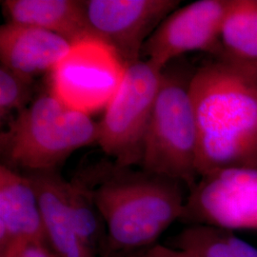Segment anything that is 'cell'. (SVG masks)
<instances>
[{
	"label": "cell",
	"mask_w": 257,
	"mask_h": 257,
	"mask_svg": "<svg viewBox=\"0 0 257 257\" xmlns=\"http://www.w3.org/2000/svg\"><path fill=\"white\" fill-rule=\"evenodd\" d=\"M190 91L198 176L226 168H257L256 74L215 58L195 68Z\"/></svg>",
	"instance_id": "obj_1"
},
{
	"label": "cell",
	"mask_w": 257,
	"mask_h": 257,
	"mask_svg": "<svg viewBox=\"0 0 257 257\" xmlns=\"http://www.w3.org/2000/svg\"><path fill=\"white\" fill-rule=\"evenodd\" d=\"M92 193L106 228L105 248L139 251L156 245L180 220L186 199L181 184L132 167L100 162L75 175Z\"/></svg>",
	"instance_id": "obj_2"
},
{
	"label": "cell",
	"mask_w": 257,
	"mask_h": 257,
	"mask_svg": "<svg viewBox=\"0 0 257 257\" xmlns=\"http://www.w3.org/2000/svg\"><path fill=\"white\" fill-rule=\"evenodd\" d=\"M98 123L43 92L0 136L2 164L21 173L53 171L75 151L97 143Z\"/></svg>",
	"instance_id": "obj_3"
},
{
	"label": "cell",
	"mask_w": 257,
	"mask_h": 257,
	"mask_svg": "<svg viewBox=\"0 0 257 257\" xmlns=\"http://www.w3.org/2000/svg\"><path fill=\"white\" fill-rule=\"evenodd\" d=\"M194 71L183 57L163 69L139 165L189 189L199 177L197 126L190 91Z\"/></svg>",
	"instance_id": "obj_4"
},
{
	"label": "cell",
	"mask_w": 257,
	"mask_h": 257,
	"mask_svg": "<svg viewBox=\"0 0 257 257\" xmlns=\"http://www.w3.org/2000/svg\"><path fill=\"white\" fill-rule=\"evenodd\" d=\"M163 68L152 60L128 65L98 122L97 144L119 167L140 165Z\"/></svg>",
	"instance_id": "obj_5"
},
{
	"label": "cell",
	"mask_w": 257,
	"mask_h": 257,
	"mask_svg": "<svg viewBox=\"0 0 257 257\" xmlns=\"http://www.w3.org/2000/svg\"><path fill=\"white\" fill-rule=\"evenodd\" d=\"M126 66L96 38L72 47L50 75V92L74 110L91 114L104 109L117 91Z\"/></svg>",
	"instance_id": "obj_6"
},
{
	"label": "cell",
	"mask_w": 257,
	"mask_h": 257,
	"mask_svg": "<svg viewBox=\"0 0 257 257\" xmlns=\"http://www.w3.org/2000/svg\"><path fill=\"white\" fill-rule=\"evenodd\" d=\"M180 220L226 230H257V168H226L198 177Z\"/></svg>",
	"instance_id": "obj_7"
},
{
	"label": "cell",
	"mask_w": 257,
	"mask_h": 257,
	"mask_svg": "<svg viewBox=\"0 0 257 257\" xmlns=\"http://www.w3.org/2000/svg\"><path fill=\"white\" fill-rule=\"evenodd\" d=\"M92 37L110 47L127 67L141 60L142 49L178 0H83Z\"/></svg>",
	"instance_id": "obj_8"
},
{
	"label": "cell",
	"mask_w": 257,
	"mask_h": 257,
	"mask_svg": "<svg viewBox=\"0 0 257 257\" xmlns=\"http://www.w3.org/2000/svg\"><path fill=\"white\" fill-rule=\"evenodd\" d=\"M232 0H198L178 7L145 42L141 56L161 68L187 53L219 52L221 28Z\"/></svg>",
	"instance_id": "obj_9"
},
{
	"label": "cell",
	"mask_w": 257,
	"mask_h": 257,
	"mask_svg": "<svg viewBox=\"0 0 257 257\" xmlns=\"http://www.w3.org/2000/svg\"><path fill=\"white\" fill-rule=\"evenodd\" d=\"M47 243L37 193L23 173L0 166V254L17 257L30 244Z\"/></svg>",
	"instance_id": "obj_10"
},
{
	"label": "cell",
	"mask_w": 257,
	"mask_h": 257,
	"mask_svg": "<svg viewBox=\"0 0 257 257\" xmlns=\"http://www.w3.org/2000/svg\"><path fill=\"white\" fill-rule=\"evenodd\" d=\"M72 47L63 37L40 28L9 22L0 28L1 65L33 79L50 74Z\"/></svg>",
	"instance_id": "obj_11"
},
{
	"label": "cell",
	"mask_w": 257,
	"mask_h": 257,
	"mask_svg": "<svg viewBox=\"0 0 257 257\" xmlns=\"http://www.w3.org/2000/svg\"><path fill=\"white\" fill-rule=\"evenodd\" d=\"M39 203L48 245L59 257H96L74 229L68 200V181L58 170L23 173Z\"/></svg>",
	"instance_id": "obj_12"
},
{
	"label": "cell",
	"mask_w": 257,
	"mask_h": 257,
	"mask_svg": "<svg viewBox=\"0 0 257 257\" xmlns=\"http://www.w3.org/2000/svg\"><path fill=\"white\" fill-rule=\"evenodd\" d=\"M7 22L40 28L72 46L92 37L83 0H2Z\"/></svg>",
	"instance_id": "obj_13"
},
{
	"label": "cell",
	"mask_w": 257,
	"mask_h": 257,
	"mask_svg": "<svg viewBox=\"0 0 257 257\" xmlns=\"http://www.w3.org/2000/svg\"><path fill=\"white\" fill-rule=\"evenodd\" d=\"M215 58L257 74V0H232Z\"/></svg>",
	"instance_id": "obj_14"
},
{
	"label": "cell",
	"mask_w": 257,
	"mask_h": 257,
	"mask_svg": "<svg viewBox=\"0 0 257 257\" xmlns=\"http://www.w3.org/2000/svg\"><path fill=\"white\" fill-rule=\"evenodd\" d=\"M168 246L198 257H257V248L239 238L233 230L207 225H188Z\"/></svg>",
	"instance_id": "obj_15"
},
{
	"label": "cell",
	"mask_w": 257,
	"mask_h": 257,
	"mask_svg": "<svg viewBox=\"0 0 257 257\" xmlns=\"http://www.w3.org/2000/svg\"><path fill=\"white\" fill-rule=\"evenodd\" d=\"M35 79L18 74L0 65V118L9 120L33 102ZM10 121V120H9Z\"/></svg>",
	"instance_id": "obj_16"
},
{
	"label": "cell",
	"mask_w": 257,
	"mask_h": 257,
	"mask_svg": "<svg viewBox=\"0 0 257 257\" xmlns=\"http://www.w3.org/2000/svg\"><path fill=\"white\" fill-rule=\"evenodd\" d=\"M139 257H198L183 249L173 248L168 245L156 244L151 248L140 251Z\"/></svg>",
	"instance_id": "obj_17"
},
{
	"label": "cell",
	"mask_w": 257,
	"mask_h": 257,
	"mask_svg": "<svg viewBox=\"0 0 257 257\" xmlns=\"http://www.w3.org/2000/svg\"><path fill=\"white\" fill-rule=\"evenodd\" d=\"M17 257H59L50 248L48 243L30 244L23 248Z\"/></svg>",
	"instance_id": "obj_18"
},
{
	"label": "cell",
	"mask_w": 257,
	"mask_h": 257,
	"mask_svg": "<svg viewBox=\"0 0 257 257\" xmlns=\"http://www.w3.org/2000/svg\"><path fill=\"white\" fill-rule=\"evenodd\" d=\"M0 257H9V256H7V255H5V254H0Z\"/></svg>",
	"instance_id": "obj_19"
},
{
	"label": "cell",
	"mask_w": 257,
	"mask_h": 257,
	"mask_svg": "<svg viewBox=\"0 0 257 257\" xmlns=\"http://www.w3.org/2000/svg\"><path fill=\"white\" fill-rule=\"evenodd\" d=\"M256 76H257V74H256Z\"/></svg>",
	"instance_id": "obj_20"
}]
</instances>
